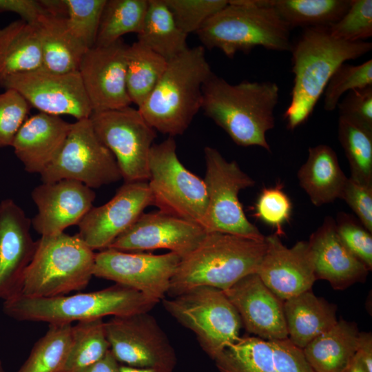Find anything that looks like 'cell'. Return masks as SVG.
Instances as JSON below:
<instances>
[{
  "label": "cell",
  "instance_id": "cell-1",
  "mask_svg": "<svg viewBox=\"0 0 372 372\" xmlns=\"http://www.w3.org/2000/svg\"><path fill=\"white\" fill-rule=\"evenodd\" d=\"M279 87L274 82L231 84L212 73L203 87L201 109L239 146H259L269 152L267 132L275 126Z\"/></svg>",
  "mask_w": 372,
  "mask_h": 372
},
{
  "label": "cell",
  "instance_id": "cell-50",
  "mask_svg": "<svg viewBox=\"0 0 372 372\" xmlns=\"http://www.w3.org/2000/svg\"><path fill=\"white\" fill-rule=\"evenodd\" d=\"M47 14L58 17H67L68 8L65 0H39Z\"/></svg>",
  "mask_w": 372,
  "mask_h": 372
},
{
  "label": "cell",
  "instance_id": "cell-11",
  "mask_svg": "<svg viewBox=\"0 0 372 372\" xmlns=\"http://www.w3.org/2000/svg\"><path fill=\"white\" fill-rule=\"evenodd\" d=\"M40 176L42 183L72 180L92 189L122 179L114 156L96 136L90 118L71 123L59 153Z\"/></svg>",
  "mask_w": 372,
  "mask_h": 372
},
{
  "label": "cell",
  "instance_id": "cell-36",
  "mask_svg": "<svg viewBox=\"0 0 372 372\" xmlns=\"http://www.w3.org/2000/svg\"><path fill=\"white\" fill-rule=\"evenodd\" d=\"M338 140L353 180L372 187V129L339 116Z\"/></svg>",
  "mask_w": 372,
  "mask_h": 372
},
{
  "label": "cell",
  "instance_id": "cell-12",
  "mask_svg": "<svg viewBox=\"0 0 372 372\" xmlns=\"http://www.w3.org/2000/svg\"><path fill=\"white\" fill-rule=\"evenodd\" d=\"M100 141L114 156L125 183L147 182L149 155L156 131L138 108L92 112L90 117Z\"/></svg>",
  "mask_w": 372,
  "mask_h": 372
},
{
  "label": "cell",
  "instance_id": "cell-47",
  "mask_svg": "<svg viewBox=\"0 0 372 372\" xmlns=\"http://www.w3.org/2000/svg\"><path fill=\"white\" fill-rule=\"evenodd\" d=\"M3 12L15 13L21 20L32 25L47 14L39 0H0V13Z\"/></svg>",
  "mask_w": 372,
  "mask_h": 372
},
{
  "label": "cell",
  "instance_id": "cell-18",
  "mask_svg": "<svg viewBox=\"0 0 372 372\" xmlns=\"http://www.w3.org/2000/svg\"><path fill=\"white\" fill-rule=\"evenodd\" d=\"M153 205L147 182L124 183L106 203L92 207L78 224L79 236L93 251L107 249Z\"/></svg>",
  "mask_w": 372,
  "mask_h": 372
},
{
  "label": "cell",
  "instance_id": "cell-25",
  "mask_svg": "<svg viewBox=\"0 0 372 372\" xmlns=\"http://www.w3.org/2000/svg\"><path fill=\"white\" fill-rule=\"evenodd\" d=\"M70 127L60 116L43 112L27 118L11 146L24 169L41 174L59 153Z\"/></svg>",
  "mask_w": 372,
  "mask_h": 372
},
{
  "label": "cell",
  "instance_id": "cell-44",
  "mask_svg": "<svg viewBox=\"0 0 372 372\" xmlns=\"http://www.w3.org/2000/svg\"><path fill=\"white\" fill-rule=\"evenodd\" d=\"M30 105L15 90L0 93V148L11 147L14 136L27 118Z\"/></svg>",
  "mask_w": 372,
  "mask_h": 372
},
{
  "label": "cell",
  "instance_id": "cell-4",
  "mask_svg": "<svg viewBox=\"0 0 372 372\" xmlns=\"http://www.w3.org/2000/svg\"><path fill=\"white\" fill-rule=\"evenodd\" d=\"M212 73L205 48H189L167 62L158 84L137 108L156 132L182 135L201 109L203 87Z\"/></svg>",
  "mask_w": 372,
  "mask_h": 372
},
{
  "label": "cell",
  "instance_id": "cell-33",
  "mask_svg": "<svg viewBox=\"0 0 372 372\" xmlns=\"http://www.w3.org/2000/svg\"><path fill=\"white\" fill-rule=\"evenodd\" d=\"M167 65L162 56L138 41L128 45L126 84L132 103L137 107L148 99Z\"/></svg>",
  "mask_w": 372,
  "mask_h": 372
},
{
  "label": "cell",
  "instance_id": "cell-14",
  "mask_svg": "<svg viewBox=\"0 0 372 372\" xmlns=\"http://www.w3.org/2000/svg\"><path fill=\"white\" fill-rule=\"evenodd\" d=\"M181 258L107 248L96 253L94 276L136 289L159 302L165 298Z\"/></svg>",
  "mask_w": 372,
  "mask_h": 372
},
{
  "label": "cell",
  "instance_id": "cell-20",
  "mask_svg": "<svg viewBox=\"0 0 372 372\" xmlns=\"http://www.w3.org/2000/svg\"><path fill=\"white\" fill-rule=\"evenodd\" d=\"M214 360L218 372H314L288 338L240 337Z\"/></svg>",
  "mask_w": 372,
  "mask_h": 372
},
{
  "label": "cell",
  "instance_id": "cell-46",
  "mask_svg": "<svg viewBox=\"0 0 372 372\" xmlns=\"http://www.w3.org/2000/svg\"><path fill=\"white\" fill-rule=\"evenodd\" d=\"M340 198L346 202L356 218L372 233V187L347 178Z\"/></svg>",
  "mask_w": 372,
  "mask_h": 372
},
{
  "label": "cell",
  "instance_id": "cell-53",
  "mask_svg": "<svg viewBox=\"0 0 372 372\" xmlns=\"http://www.w3.org/2000/svg\"><path fill=\"white\" fill-rule=\"evenodd\" d=\"M0 372H6L3 364L1 360H0Z\"/></svg>",
  "mask_w": 372,
  "mask_h": 372
},
{
  "label": "cell",
  "instance_id": "cell-24",
  "mask_svg": "<svg viewBox=\"0 0 372 372\" xmlns=\"http://www.w3.org/2000/svg\"><path fill=\"white\" fill-rule=\"evenodd\" d=\"M307 244L316 280H327L335 290L365 281L369 270L341 241L332 217L324 219Z\"/></svg>",
  "mask_w": 372,
  "mask_h": 372
},
{
  "label": "cell",
  "instance_id": "cell-21",
  "mask_svg": "<svg viewBox=\"0 0 372 372\" xmlns=\"http://www.w3.org/2000/svg\"><path fill=\"white\" fill-rule=\"evenodd\" d=\"M31 197L38 210L32 226L41 236H48L78 225L93 207L96 194L82 183L61 180L42 183L34 188Z\"/></svg>",
  "mask_w": 372,
  "mask_h": 372
},
{
  "label": "cell",
  "instance_id": "cell-29",
  "mask_svg": "<svg viewBox=\"0 0 372 372\" xmlns=\"http://www.w3.org/2000/svg\"><path fill=\"white\" fill-rule=\"evenodd\" d=\"M358 335L355 322L340 318L302 350L314 372H344L356 353Z\"/></svg>",
  "mask_w": 372,
  "mask_h": 372
},
{
  "label": "cell",
  "instance_id": "cell-49",
  "mask_svg": "<svg viewBox=\"0 0 372 372\" xmlns=\"http://www.w3.org/2000/svg\"><path fill=\"white\" fill-rule=\"evenodd\" d=\"M121 364L109 349L105 355L83 372H121Z\"/></svg>",
  "mask_w": 372,
  "mask_h": 372
},
{
  "label": "cell",
  "instance_id": "cell-27",
  "mask_svg": "<svg viewBox=\"0 0 372 372\" xmlns=\"http://www.w3.org/2000/svg\"><path fill=\"white\" fill-rule=\"evenodd\" d=\"M308 152L307 159L297 174L300 186L314 205L333 203L340 198L347 180L338 156L327 145L310 147Z\"/></svg>",
  "mask_w": 372,
  "mask_h": 372
},
{
  "label": "cell",
  "instance_id": "cell-31",
  "mask_svg": "<svg viewBox=\"0 0 372 372\" xmlns=\"http://www.w3.org/2000/svg\"><path fill=\"white\" fill-rule=\"evenodd\" d=\"M187 37L177 25L165 0H148L144 23L137 34V41L168 62L189 48Z\"/></svg>",
  "mask_w": 372,
  "mask_h": 372
},
{
  "label": "cell",
  "instance_id": "cell-35",
  "mask_svg": "<svg viewBox=\"0 0 372 372\" xmlns=\"http://www.w3.org/2000/svg\"><path fill=\"white\" fill-rule=\"evenodd\" d=\"M110 349L105 322L102 319L78 322L72 325L70 349L60 372H83Z\"/></svg>",
  "mask_w": 372,
  "mask_h": 372
},
{
  "label": "cell",
  "instance_id": "cell-5",
  "mask_svg": "<svg viewBox=\"0 0 372 372\" xmlns=\"http://www.w3.org/2000/svg\"><path fill=\"white\" fill-rule=\"evenodd\" d=\"M158 302L132 288L115 284L99 291L52 298L19 296L3 301V311L18 321L72 324L150 311Z\"/></svg>",
  "mask_w": 372,
  "mask_h": 372
},
{
  "label": "cell",
  "instance_id": "cell-39",
  "mask_svg": "<svg viewBox=\"0 0 372 372\" xmlns=\"http://www.w3.org/2000/svg\"><path fill=\"white\" fill-rule=\"evenodd\" d=\"M105 2L106 0H65L68 25L87 49L95 45Z\"/></svg>",
  "mask_w": 372,
  "mask_h": 372
},
{
  "label": "cell",
  "instance_id": "cell-40",
  "mask_svg": "<svg viewBox=\"0 0 372 372\" xmlns=\"http://www.w3.org/2000/svg\"><path fill=\"white\" fill-rule=\"evenodd\" d=\"M330 34L347 42L364 41L372 36V1L351 0L343 16L328 27Z\"/></svg>",
  "mask_w": 372,
  "mask_h": 372
},
{
  "label": "cell",
  "instance_id": "cell-32",
  "mask_svg": "<svg viewBox=\"0 0 372 372\" xmlns=\"http://www.w3.org/2000/svg\"><path fill=\"white\" fill-rule=\"evenodd\" d=\"M351 0H261L273 8L292 30L329 27L347 12Z\"/></svg>",
  "mask_w": 372,
  "mask_h": 372
},
{
  "label": "cell",
  "instance_id": "cell-38",
  "mask_svg": "<svg viewBox=\"0 0 372 372\" xmlns=\"http://www.w3.org/2000/svg\"><path fill=\"white\" fill-rule=\"evenodd\" d=\"M369 85H372L371 59L358 65L341 64L331 76L324 90V109L334 110L345 92Z\"/></svg>",
  "mask_w": 372,
  "mask_h": 372
},
{
  "label": "cell",
  "instance_id": "cell-28",
  "mask_svg": "<svg viewBox=\"0 0 372 372\" xmlns=\"http://www.w3.org/2000/svg\"><path fill=\"white\" fill-rule=\"evenodd\" d=\"M34 26L41 52V68L61 74L78 71L88 49L72 33L66 18L44 14Z\"/></svg>",
  "mask_w": 372,
  "mask_h": 372
},
{
  "label": "cell",
  "instance_id": "cell-19",
  "mask_svg": "<svg viewBox=\"0 0 372 372\" xmlns=\"http://www.w3.org/2000/svg\"><path fill=\"white\" fill-rule=\"evenodd\" d=\"M30 220L13 200L0 202V298L19 296L23 279L37 250Z\"/></svg>",
  "mask_w": 372,
  "mask_h": 372
},
{
  "label": "cell",
  "instance_id": "cell-10",
  "mask_svg": "<svg viewBox=\"0 0 372 372\" xmlns=\"http://www.w3.org/2000/svg\"><path fill=\"white\" fill-rule=\"evenodd\" d=\"M204 156L207 205L202 227L207 232L265 239L247 218L238 198L240 190L255 185L254 180L235 161H227L216 148L205 147Z\"/></svg>",
  "mask_w": 372,
  "mask_h": 372
},
{
  "label": "cell",
  "instance_id": "cell-41",
  "mask_svg": "<svg viewBox=\"0 0 372 372\" xmlns=\"http://www.w3.org/2000/svg\"><path fill=\"white\" fill-rule=\"evenodd\" d=\"M178 28L189 35L228 4L227 0H165Z\"/></svg>",
  "mask_w": 372,
  "mask_h": 372
},
{
  "label": "cell",
  "instance_id": "cell-26",
  "mask_svg": "<svg viewBox=\"0 0 372 372\" xmlns=\"http://www.w3.org/2000/svg\"><path fill=\"white\" fill-rule=\"evenodd\" d=\"M283 308L288 339L300 349L338 322L337 306L311 289L284 301Z\"/></svg>",
  "mask_w": 372,
  "mask_h": 372
},
{
  "label": "cell",
  "instance_id": "cell-45",
  "mask_svg": "<svg viewBox=\"0 0 372 372\" xmlns=\"http://www.w3.org/2000/svg\"><path fill=\"white\" fill-rule=\"evenodd\" d=\"M337 107L340 116L372 129V85L348 92Z\"/></svg>",
  "mask_w": 372,
  "mask_h": 372
},
{
  "label": "cell",
  "instance_id": "cell-30",
  "mask_svg": "<svg viewBox=\"0 0 372 372\" xmlns=\"http://www.w3.org/2000/svg\"><path fill=\"white\" fill-rule=\"evenodd\" d=\"M36 28L23 20L0 28V86L10 76L41 68Z\"/></svg>",
  "mask_w": 372,
  "mask_h": 372
},
{
  "label": "cell",
  "instance_id": "cell-7",
  "mask_svg": "<svg viewBox=\"0 0 372 372\" xmlns=\"http://www.w3.org/2000/svg\"><path fill=\"white\" fill-rule=\"evenodd\" d=\"M95 255L77 234L41 236L19 296L52 298L84 289L94 276Z\"/></svg>",
  "mask_w": 372,
  "mask_h": 372
},
{
  "label": "cell",
  "instance_id": "cell-37",
  "mask_svg": "<svg viewBox=\"0 0 372 372\" xmlns=\"http://www.w3.org/2000/svg\"><path fill=\"white\" fill-rule=\"evenodd\" d=\"M72 324L49 325L17 372H60L71 343Z\"/></svg>",
  "mask_w": 372,
  "mask_h": 372
},
{
  "label": "cell",
  "instance_id": "cell-23",
  "mask_svg": "<svg viewBox=\"0 0 372 372\" xmlns=\"http://www.w3.org/2000/svg\"><path fill=\"white\" fill-rule=\"evenodd\" d=\"M223 292L247 332L264 340L288 338L284 301L265 285L256 273L245 276Z\"/></svg>",
  "mask_w": 372,
  "mask_h": 372
},
{
  "label": "cell",
  "instance_id": "cell-17",
  "mask_svg": "<svg viewBox=\"0 0 372 372\" xmlns=\"http://www.w3.org/2000/svg\"><path fill=\"white\" fill-rule=\"evenodd\" d=\"M128 45L123 40L107 46H94L83 56L78 72L92 112L130 106L126 84Z\"/></svg>",
  "mask_w": 372,
  "mask_h": 372
},
{
  "label": "cell",
  "instance_id": "cell-34",
  "mask_svg": "<svg viewBox=\"0 0 372 372\" xmlns=\"http://www.w3.org/2000/svg\"><path fill=\"white\" fill-rule=\"evenodd\" d=\"M148 7V0H106L94 46L111 45L128 33L138 34Z\"/></svg>",
  "mask_w": 372,
  "mask_h": 372
},
{
  "label": "cell",
  "instance_id": "cell-9",
  "mask_svg": "<svg viewBox=\"0 0 372 372\" xmlns=\"http://www.w3.org/2000/svg\"><path fill=\"white\" fill-rule=\"evenodd\" d=\"M149 169L147 183L153 205L201 225L207 205L205 183L180 161L174 137L154 143L149 155Z\"/></svg>",
  "mask_w": 372,
  "mask_h": 372
},
{
  "label": "cell",
  "instance_id": "cell-13",
  "mask_svg": "<svg viewBox=\"0 0 372 372\" xmlns=\"http://www.w3.org/2000/svg\"><path fill=\"white\" fill-rule=\"evenodd\" d=\"M105 330L110 349L119 363L174 371L176 352L149 312L113 316L105 322Z\"/></svg>",
  "mask_w": 372,
  "mask_h": 372
},
{
  "label": "cell",
  "instance_id": "cell-2",
  "mask_svg": "<svg viewBox=\"0 0 372 372\" xmlns=\"http://www.w3.org/2000/svg\"><path fill=\"white\" fill-rule=\"evenodd\" d=\"M371 49V42H347L335 38L328 27L304 28L290 49L294 80L291 101L284 113L287 128L293 130L308 120L341 64Z\"/></svg>",
  "mask_w": 372,
  "mask_h": 372
},
{
  "label": "cell",
  "instance_id": "cell-51",
  "mask_svg": "<svg viewBox=\"0 0 372 372\" xmlns=\"http://www.w3.org/2000/svg\"><path fill=\"white\" fill-rule=\"evenodd\" d=\"M120 371L121 372H173L171 370L159 368H138L121 364L120 366Z\"/></svg>",
  "mask_w": 372,
  "mask_h": 372
},
{
  "label": "cell",
  "instance_id": "cell-8",
  "mask_svg": "<svg viewBox=\"0 0 372 372\" xmlns=\"http://www.w3.org/2000/svg\"><path fill=\"white\" fill-rule=\"evenodd\" d=\"M161 301L172 316L196 335L212 360L240 338L239 314L220 289L200 286Z\"/></svg>",
  "mask_w": 372,
  "mask_h": 372
},
{
  "label": "cell",
  "instance_id": "cell-42",
  "mask_svg": "<svg viewBox=\"0 0 372 372\" xmlns=\"http://www.w3.org/2000/svg\"><path fill=\"white\" fill-rule=\"evenodd\" d=\"M292 203L283 191V185L264 187L255 205V216L276 229L275 234L281 237L285 235L283 225L289 221Z\"/></svg>",
  "mask_w": 372,
  "mask_h": 372
},
{
  "label": "cell",
  "instance_id": "cell-52",
  "mask_svg": "<svg viewBox=\"0 0 372 372\" xmlns=\"http://www.w3.org/2000/svg\"><path fill=\"white\" fill-rule=\"evenodd\" d=\"M344 372H366L355 354Z\"/></svg>",
  "mask_w": 372,
  "mask_h": 372
},
{
  "label": "cell",
  "instance_id": "cell-15",
  "mask_svg": "<svg viewBox=\"0 0 372 372\" xmlns=\"http://www.w3.org/2000/svg\"><path fill=\"white\" fill-rule=\"evenodd\" d=\"M17 92L29 104L50 115L90 118L92 109L78 71L54 73L42 68L13 75L1 86Z\"/></svg>",
  "mask_w": 372,
  "mask_h": 372
},
{
  "label": "cell",
  "instance_id": "cell-3",
  "mask_svg": "<svg viewBox=\"0 0 372 372\" xmlns=\"http://www.w3.org/2000/svg\"><path fill=\"white\" fill-rule=\"evenodd\" d=\"M266 248L265 238L207 232L198 246L180 260L167 295L173 298L200 286L225 291L256 273Z\"/></svg>",
  "mask_w": 372,
  "mask_h": 372
},
{
  "label": "cell",
  "instance_id": "cell-48",
  "mask_svg": "<svg viewBox=\"0 0 372 372\" xmlns=\"http://www.w3.org/2000/svg\"><path fill=\"white\" fill-rule=\"evenodd\" d=\"M366 372H372V334L359 332L356 353Z\"/></svg>",
  "mask_w": 372,
  "mask_h": 372
},
{
  "label": "cell",
  "instance_id": "cell-6",
  "mask_svg": "<svg viewBox=\"0 0 372 372\" xmlns=\"http://www.w3.org/2000/svg\"><path fill=\"white\" fill-rule=\"evenodd\" d=\"M291 30L273 8L256 6L254 0H231L196 34L204 48L218 49L232 59L257 46L290 51Z\"/></svg>",
  "mask_w": 372,
  "mask_h": 372
},
{
  "label": "cell",
  "instance_id": "cell-16",
  "mask_svg": "<svg viewBox=\"0 0 372 372\" xmlns=\"http://www.w3.org/2000/svg\"><path fill=\"white\" fill-rule=\"evenodd\" d=\"M207 233L197 223L161 210L143 212L108 248L130 252L163 249L182 259L198 246Z\"/></svg>",
  "mask_w": 372,
  "mask_h": 372
},
{
  "label": "cell",
  "instance_id": "cell-22",
  "mask_svg": "<svg viewBox=\"0 0 372 372\" xmlns=\"http://www.w3.org/2000/svg\"><path fill=\"white\" fill-rule=\"evenodd\" d=\"M275 233L265 236L267 248L256 273L265 285L285 301L311 290L317 280L307 241L289 248Z\"/></svg>",
  "mask_w": 372,
  "mask_h": 372
},
{
  "label": "cell",
  "instance_id": "cell-43",
  "mask_svg": "<svg viewBox=\"0 0 372 372\" xmlns=\"http://www.w3.org/2000/svg\"><path fill=\"white\" fill-rule=\"evenodd\" d=\"M335 229L349 251L369 271L372 269V234L354 216L340 211L337 214Z\"/></svg>",
  "mask_w": 372,
  "mask_h": 372
}]
</instances>
